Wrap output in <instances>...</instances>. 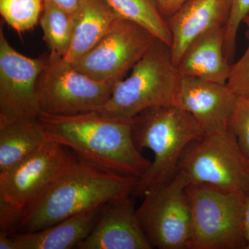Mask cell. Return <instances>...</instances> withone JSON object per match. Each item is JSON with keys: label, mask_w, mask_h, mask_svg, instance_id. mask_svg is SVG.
Returning a JSON list of instances; mask_svg holds the SVG:
<instances>
[{"label": "cell", "mask_w": 249, "mask_h": 249, "mask_svg": "<svg viewBox=\"0 0 249 249\" xmlns=\"http://www.w3.org/2000/svg\"><path fill=\"white\" fill-rule=\"evenodd\" d=\"M139 179L105 169L73 152L63 173L23 210L17 233L42 230L113 199L131 196Z\"/></svg>", "instance_id": "obj_1"}, {"label": "cell", "mask_w": 249, "mask_h": 249, "mask_svg": "<svg viewBox=\"0 0 249 249\" xmlns=\"http://www.w3.org/2000/svg\"><path fill=\"white\" fill-rule=\"evenodd\" d=\"M39 120L51 139L105 169L140 178L151 165L134 142L132 122L112 120L96 111L71 115L42 113Z\"/></svg>", "instance_id": "obj_2"}, {"label": "cell", "mask_w": 249, "mask_h": 249, "mask_svg": "<svg viewBox=\"0 0 249 249\" xmlns=\"http://www.w3.org/2000/svg\"><path fill=\"white\" fill-rule=\"evenodd\" d=\"M134 142L139 150L147 148L155 160L139 178L133 196L143 197L147 192L171 181L187 147L204 137V129L188 111L177 106H155L141 112L132 121Z\"/></svg>", "instance_id": "obj_3"}, {"label": "cell", "mask_w": 249, "mask_h": 249, "mask_svg": "<svg viewBox=\"0 0 249 249\" xmlns=\"http://www.w3.org/2000/svg\"><path fill=\"white\" fill-rule=\"evenodd\" d=\"M181 78L171 47L157 39L130 76L116 84L107 102L96 111L112 120L131 123L147 108L173 105Z\"/></svg>", "instance_id": "obj_4"}, {"label": "cell", "mask_w": 249, "mask_h": 249, "mask_svg": "<svg viewBox=\"0 0 249 249\" xmlns=\"http://www.w3.org/2000/svg\"><path fill=\"white\" fill-rule=\"evenodd\" d=\"M192 229L188 249H247L245 209L247 195L188 183Z\"/></svg>", "instance_id": "obj_5"}, {"label": "cell", "mask_w": 249, "mask_h": 249, "mask_svg": "<svg viewBox=\"0 0 249 249\" xmlns=\"http://www.w3.org/2000/svg\"><path fill=\"white\" fill-rule=\"evenodd\" d=\"M178 172L189 183L249 195V160L229 128L206 133L190 144L180 160Z\"/></svg>", "instance_id": "obj_6"}, {"label": "cell", "mask_w": 249, "mask_h": 249, "mask_svg": "<svg viewBox=\"0 0 249 249\" xmlns=\"http://www.w3.org/2000/svg\"><path fill=\"white\" fill-rule=\"evenodd\" d=\"M116 85L91 79L64 57L50 53L37 78L36 93L43 114L71 115L98 110Z\"/></svg>", "instance_id": "obj_7"}, {"label": "cell", "mask_w": 249, "mask_h": 249, "mask_svg": "<svg viewBox=\"0 0 249 249\" xmlns=\"http://www.w3.org/2000/svg\"><path fill=\"white\" fill-rule=\"evenodd\" d=\"M188 183L178 172L169 182L147 192L142 197L137 214L152 248L188 249L192 229Z\"/></svg>", "instance_id": "obj_8"}, {"label": "cell", "mask_w": 249, "mask_h": 249, "mask_svg": "<svg viewBox=\"0 0 249 249\" xmlns=\"http://www.w3.org/2000/svg\"><path fill=\"white\" fill-rule=\"evenodd\" d=\"M157 39L137 23L119 18L92 48L70 64L91 79L116 85Z\"/></svg>", "instance_id": "obj_9"}, {"label": "cell", "mask_w": 249, "mask_h": 249, "mask_svg": "<svg viewBox=\"0 0 249 249\" xmlns=\"http://www.w3.org/2000/svg\"><path fill=\"white\" fill-rule=\"evenodd\" d=\"M47 56L29 58L19 53L0 27V121H36L42 114L36 83Z\"/></svg>", "instance_id": "obj_10"}, {"label": "cell", "mask_w": 249, "mask_h": 249, "mask_svg": "<svg viewBox=\"0 0 249 249\" xmlns=\"http://www.w3.org/2000/svg\"><path fill=\"white\" fill-rule=\"evenodd\" d=\"M73 152L49 140L43 146L0 173V203L22 214L23 210L71 163Z\"/></svg>", "instance_id": "obj_11"}, {"label": "cell", "mask_w": 249, "mask_h": 249, "mask_svg": "<svg viewBox=\"0 0 249 249\" xmlns=\"http://www.w3.org/2000/svg\"><path fill=\"white\" fill-rule=\"evenodd\" d=\"M237 96L227 84L181 77L173 106L188 111L205 134L229 129Z\"/></svg>", "instance_id": "obj_12"}, {"label": "cell", "mask_w": 249, "mask_h": 249, "mask_svg": "<svg viewBox=\"0 0 249 249\" xmlns=\"http://www.w3.org/2000/svg\"><path fill=\"white\" fill-rule=\"evenodd\" d=\"M78 249H151L130 196L103 206L97 220Z\"/></svg>", "instance_id": "obj_13"}, {"label": "cell", "mask_w": 249, "mask_h": 249, "mask_svg": "<svg viewBox=\"0 0 249 249\" xmlns=\"http://www.w3.org/2000/svg\"><path fill=\"white\" fill-rule=\"evenodd\" d=\"M232 0H188L166 19L173 36L171 49L177 67L188 46L197 36L219 26H227Z\"/></svg>", "instance_id": "obj_14"}, {"label": "cell", "mask_w": 249, "mask_h": 249, "mask_svg": "<svg viewBox=\"0 0 249 249\" xmlns=\"http://www.w3.org/2000/svg\"><path fill=\"white\" fill-rule=\"evenodd\" d=\"M226 27L212 28L192 41L177 65L180 76L227 84L232 64L224 54Z\"/></svg>", "instance_id": "obj_15"}, {"label": "cell", "mask_w": 249, "mask_h": 249, "mask_svg": "<svg viewBox=\"0 0 249 249\" xmlns=\"http://www.w3.org/2000/svg\"><path fill=\"white\" fill-rule=\"evenodd\" d=\"M103 206L72 216L42 230L15 234L13 238L17 249L76 248L91 232Z\"/></svg>", "instance_id": "obj_16"}, {"label": "cell", "mask_w": 249, "mask_h": 249, "mask_svg": "<svg viewBox=\"0 0 249 249\" xmlns=\"http://www.w3.org/2000/svg\"><path fill=\"white\" fill-rule=\"evenodd\" d=\"M119 18L106 0H80L73 14L74 33L65 60L71 63L83 56Z\"/></svg>", "instance_id": "obj_17"}, {"label": "cell", "mask_w": 249, "mask_h": 249, "mask_svg": "<svg viewBox=\"0 0 249 249\" xmlns=\"http://www.w3.org/2000/svg\"><path fill=\"white\" fill-rule=\"evenodd\" d=\"M49 140L40 120L0 121V173L32 155Z\"/></svg>", "instance_id": "obj_18"}, {"label": "cell", "mask_w": 249, "mask_h": 249, "mask_svg": "<svg viewBox=\"0 0 249 249\" xmlns=\"http://www.w3.org/2000/svg\"><path fill=\"white\" fill-rule=\"evenodd\" d=\"M123 19L137 23L170 47L173 36L157 0H106Z\"/></svg>", "instance_id": "obj_19"}, {"label": "cell", "mask_w": 249, "mask_h": 249, "mask_svg": "<svg viewBox=\"0 0 249 249\" xmlns=\"http://www.w3.org/2000/svg\"><path fill=\"white\" fill-rule=\"evenodd\" d=\"M40 25L50 53L65 58L74 33L73 15L52 3L43 1Z\"/></svg>", "instance_id": "obj_20"}, {"label": "cell", "mask_w": 249, "mask_h": 249, "mask_svg": "<svg viewBox=\"0 0 249 249\" xmlns=\"http://www.w3.org/2000/svg\"><path fill=\"white\" fill-rule=\"evenodd\" d=\"M43 10L42 0H0V14L18 32L33 29Z\"/></svg>", "instance_id": "obj_21"}, {"label": "cell", "mask_w": 249, "mask_h": 249, "mask_svg": "<svg viewBox=\"0 0 249 249\" xmlns=\"http://www.w3.org/2000/svg\"><path fill=\"white\" fill-rule=\"evenodd\" d=\"M229 128L235 134L241 150L249 160V97L236 98Z\"/></svg>", "instance_id": "obj_22"}, {"label": "cell", "mask_w": 249, "mask_h": 249, "mask_svg": "<svg viewBox=\"0 0 249 249\" xmlns=\"http://www.w3.org/2000/svg\"><path fill=\"white\" fill-rule=\"evenodd\" d=\"M249 15V0H232L230 16L226 27L224 54L230 63H233L237 32L242 22Z\"/></svg>", "instance_id": "obj_23"}, {"label": "cell", "mask_w": 249, "mask_h": 249, "mask_svg": "<svg viewBox=\"0 0 249 249\" xmlns=\"http://www.w3.org/2000/svg\"><path fill=\"white\" fill-rule=\"evenodd\" d=\"M227 85L236 96L249 97V45L240 60L232 64Z\"/></svg>", "instance_id": "obj_24"}, {"label": "cell", "mask_w": 249, "mask_h": 249, "mask_svg": "<svg viewBox=\"0 0 249 249\" xmlns=\"http://www.w3.org/2000/svg\"><path fill=\"white\" fill-rule=\"evenodd\" d=\"M188 0H157L159 9L165 20L175 12Z\"/></svg>", "instance_id": "obj_25"}, {"label": "cell", "mask_w": 249, "mask_h": 249, "mask_svg": "<svg viewBox=\"0 0 249 249\" xmlns=\"http://www.w3.org/2000/svg\"><path fill=\"white\" fill-rule=\"evenodd\" d=\"M56 5L58 7L65 10L70 14L73 15L78 9L80 0H42Z\"/></svg>", "instance_id": "obj_26"}, {"label": "cell", "mask_w": 249, "mask_h": 249, "mask_svg": "<svg viewBox=\"0 0 249 249\" xmlns=\"http://www.w3.org/2000/svg\"><path fill=\"white\" fill-rule=\"evenodd\" d=\"M0 249H17L13 236L0 232Z\"/></svg>", "instance_id": "obj_27"}, {"label": "cell", "mask_w": 249, "mask_h": 249, "mask_svg": "<svg viewBox=\"0 0 249 249\" xmlns=\"http://www.w3.org/2000/svg\"><path fill=\"white\" fill-rule=\"evenodd\" d=\"M245 225L246 235H247V249H249V195L246 198L245 209Z\"/></svg>", "instance_id": "obj_28"}, {"label": "cell", "mask_w": 249, "mask_h": 249, "mask_svg": "<svg viewBox=\"0 0 249 249\" xmlns=\"http://www.w3.org/2000/svg\"><path fill=\"white\" fill-rule=\"evenodd\" d=\"M244 23L247 26V32H246V36H247V39L249 40V15L245 18Z\"/></svg>", "instance_id": "obj_29"}]
</instances>
